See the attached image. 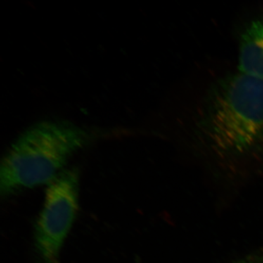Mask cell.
<instances>
[{
    "label": "cell",
    "instance_id": "obj_1",
    "mask_svg": "<svg viewBox=\"0 0 263 263\" xmlns=\"http://www.w3.org/2000/svg\"><path fill=\"white\" fill-rule=\"evenodd\" d=\"M194 141L227 163L263 160V82L236 72L214 81L192 123Z\"/></svg>",
    "mask_w": 263,
    "mask_h": 263
},
{
    "label": "cell",
    "instance_id": "obj_2",
    "mask_svg": "<svg viewBox=\"0 0 263 263\" xmlns=\"http://www.w3.org/2000/svg\"><path fill=\"white\" fill-rule=\"evenodd\" d=\"M89 140L86 129L64 121H46L26 129L2 162L1 195L8 197L51 183Z\"/></svg>",
    "mask_w": 263,
    "mask_h": 263
},
{
    "label": "cell",
    "instance_id": "obj_3",
    "mask_svg": "<svg viewBox=\"0 0 263 263\" xmlns=\"http://www.w3.org/2000/svg\"><path fill=\"white\" fill-rule=\"evenodd\" d=\"M79 195L77 169L65 170L48 183L34 232L36 249L44 263H60L62 246L75 220Z\"/></svg>",
    "mask_w": 263,
    "mask_h": 263
},
{
    "label": "cell",
    "instance_id": "obj_4",
    "mask_svg": "<svg viewBox=\"0 0 263 263\" xmlns=\"http://www.w3.org/2000/svg\"><path fill=\"white\" fill-rule=\"evenodd\" d=\"M238 69L263 82V16L252 19L240 33Z\"/></svg>",
    "mask_w": 263,
    "mask_h": 263
},
{
    "label": "cell",
    "instance_id": "obj_5",
    "mask_svg": "<svg viewBox=\"0 0 263 263\" xmlns=\"http://www.w3.org/2000/svg\"><path fill=\"white\" fill-rule=\"evenodd\" d=\"M235 263H263V255L252 256L251 257L240 259L238 262Z\"/></svg>",
    "mask_w": 263,
    "mask_h": 263
}]
</instances>
